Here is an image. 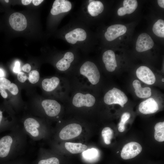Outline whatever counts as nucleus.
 Listing matches in <instances>:
<instances>
[{"label": "nucleus", "instance_id": "nucleus-1", "mask_svg": "<svg viewBox=\"0 0 164 164\" xmlns=\"http://www.w3.org/2000/svg\"><path fill=\"white\" fill-rule=\"evenodd\" d=\"M65 76L68 79L71 88L88 89L95 92L101 79L98 67L89 60L84 61L74 67L71 72Z\"/></svg>", "mask_w": 164, "mask_h": 164}, {"label": "nucleus", "instance_id": "nucleus-2", "mask_svg": "<svg viewBox=\"0 0 164 164\" xmlns=\"http://www.w3.org/2000/svg\"><path fill=\"white\" fill-rule=\"evenodd\" d=\"M27 135L20 125L0 137V163L24 154L27 146Z\"/></svg>", "mask_w": 164, "mask_h": 164}, {"label": "nucleus", "instance_id": "nucleus-3", "mask_svg": "<svg viewBox=\"0 0 164 164\" xmlns=\"http://www.w3.org/2000/svg\"><path fill=\"white\" fill-rule=\"evenodd\" d=\"M20 125L27 135L33 141H38L47 136L46 125L42 120L28 117L22 121Z\"/></svg>", "mask_w": 164, "mask_h": 164}, {"label": "nucleus", "instance_id": "nucleus-4", "mask_svg": "<svg viewBox=\"0 0 164 164\" xmlns=\"http://www.w3.org/2000/svg\"><path fill=\"white\" fill-rule=\"evenodd\" d=\"M103 101L107 105L118 104L122 108L128 100V98L124 92L115 87L109 90L104 94Z\"/></svg>", "mask_w": 164, "mask_h": 164}, {"label": "nucleus", "instance_id": "nucleus-5", "mask_svg": "<svg viewBox=\"0 0 164 164\" xmlns=\"http://www.w3.org/2000/svg\"><path fill=\"white\" fill-rule=\"evenodd\" d=\"M75 60L74 54L71 52H67L59 59L56 64L57 69L64 73V76L69 74L73 68V67Z\"/></svg>", "mask_w": 164, "mask_h": 164}, {"label": "nucleus", "instance_id": "nucleus-6", "mask_svg": "<svg viewBox=\"0 0 164 164\" xmlns=\"http://www.w3.org/2000/svg\"><path fill=\"white\" fill-rule=\"evenodd\" d=\"M41 105L45 114L50 118H58L62 109L61 104L57 101L52 99L43 100Z\"/></svg>", "mask_w": 164, "mask_h": 164}, {"label": "nucleus", "instance_id": "nucleus-7", "mask_svg": "<svg viewBox=\"0 0 164 164\" xmlns=\"http://www.w3.org/2000/svg\"><path fill=\"white\" fill-rule=\"evenodd\" d=\"M82 130V127L80 125L75 123L70 124L61 130L59 137L60 139L63 140L72 139L79 135Z\"/></svg>", "mask_w": 164, "mask_h": 164}, {"label": "nucleus", "instance_id": "nucleus-8", "mask_svg": "<svg viewBox=\"0 0 164 164\" xmlns=\"http://www.w3.org/2000/svg\"><path fill=\"white\" fill-rule=\"evenodd\" d=\"M142 148L138 143L131 142L126 144L121 150V155L124 159H128L134 158L142 151Z\"/></svg>", "mask_w": 164, "mask_h": 164}, {"label": "nucleus", "instance_id": "nucleus-9", "mask_svg": "<svg viewBox=\"0 0 164 164\" xmlns=\"http://www.w3.org/2000/svg\"><path fill=\"white\" fill-rule=\"evenodd\" d=\"M9 22L11 27L17 31L23 30L27 26L25 17L19 12H15L12 14L9 17Z\"/></svg>", "mask_w": 164, "mask_h": 164}, {"label": "nucleus", "instance_id": "nucleus-10", "mask_svg": "<svg viewBox=\"0 0 164 164\" xmlns=\"http://www.w3.org/2000/svg\"><path fill=\"white\" fill-rule=\"evenodd\" d=\"M138 78L142 81L148 85L154 84L156 80L155 75L148 67L141 66L138 67L136 72Z\"/></svg>", "mask_w": 164, "mask_h": 164}, {"label": "nucleus", "instance_id": "nucleus-11", "mask_svg": "<svg viewBox=\"0 0 164 164\" xmlns=\"http://www.w3.org/2000/svg\"><path fill=\"white\" fill-rule=\"evenodd\" d=\"M154 42L149 35L145 33L140 34L138 36L136 44V50L141 52L151 49L154 46Z\"/></svg>", "mask_w": 164, "mask_h": 164}, {"label": "nucleus", "instance_id": "nucleus-12", "mask_svg": "<svg viewBox=\"0 0 164 164\" xmlns=\"http://www.w3.org/2000/svg\"><path fill=\"white\" fill-rule=\"evenodd\" d=\"M127 28L123 25L114 24L109 26L104 34V36L108 41H110L124 34Z\"/></svg>", "mask_w": 164, "mask_h": 164}, {"label": "nucleus", "instance_id": "nucleus-13", "mask_svg": "<svg viewBox=\"0 0 164 164\" xmlns=\"http://www.w3.org/2000/svg\"><path fill=\"white\" fill-rule=\"evenodd\" d=\"M32 164H60L58 157L54 156H49L46 151L40 148L36 159L32 162Z\"/></svg>", "mask_w": 164, "mask_h": 164}, {"label": "nucleus", "instance_id": "nucleus-14", "mask_svg": "<svg viewBox=\"0 0 164 164\" xmlns=\"http://www.w3.org/2000/svg\"><path fill=\"white\" fill-rule=\"evenodd\" d=\"M87 36V33L84 29L81 28H77L66 33L65 37L68 43L74 44L77 41H84Z\"/></svg>", "mask_w": 164, "mask_h": 164}, {"label": "nucleus", "instance_id": "nucleus-15", "mask_svg": "<svg viewBox=\"0 0 164 164\" xmlns=\"http://www.w3.org/2000/svg\"><path fill=\"white\" fill-rule=\"evenodd\" d=\"M138 109L140 112L147 114L156 112L159 110V108L155 101L153 98H150L141 102Z\"/></svg>", "mask_w": 164, "mask_h": 164}, {"label": "nucleus", "instance_id": "nucleus-16", "mask_svg": "<svg viewBox=\"0 0 164 164\" xmlns=\"http://www.w3.org/2000/svg\"><path fill=\"white\" fill-rule=\"evenodd\" d=\"M102 60L106 70L108 72L114 71L117 66L115 53L111 50H107L104 53Z\"/></svg>", "mask_w": 164, "mask_h": 164}, {"label": "nucleus", "instance_id": "nucleus-17", "mask_svg": "<svg viewBox=\"0 0 164 164\" xmlns=\"http://www.w3.org/2000/svg\"><path fill=\"white\" fill-rule=\"evenodd\" d=\"M71 8L72 4L69 1L56 0L53 2L50 12L52 15H56L61 13L68 12Z\"/></svg>", "mask_w": 164, "mask_h": 164}, {"label": "nucleus", "instance_id": "nucleus-18", "mask_svg": "<svg viewBox=\"0 0 164 164\" xmlns=\"http://www.w3.org/2000/svg\"><path fill=\"white\" fill-rule=\"evenodd\" d=\"M19 125L14 119L5 118L3 111L0 109V133L8 130L11 131Z\"/></svg>", "mask_w": 164, "mask_h": 164}, {"label": "nucleus", "instance_id": "nucleus-19", "mask_svg": "<svg viewBox=\"0 0 164 164\" xmlns=\"http://www.w3.org/2000/svg\"><path fill=\"white\" fill-rule=\"evenodd\" d=\"M138 2L136 0H125L123 1V7L119 8L118 14L119 16H123L125 14L133 13L138 6Z\"/></svg>", "mask_w": 164, "mask_h": 164}, {"label": "nucleus", "instance_id": "nucleus-20", "mask_svg": "<svg viewBox=\"0 0 164 164\" xmlns=\"http://www.w3.org/2000/svg\"><path fill=\"white\" fill-rule=\"evenodd\" d=\"M133 86L135 89L136 95L138 97L145 98L151 96V89L148 87L142 88L140 82L138 80H135L133 82Z\"/></svg>", "mask_w": 164, "mask_h": 164}, {"label": "nucleus", "instance_id": "nucleus-21", "mask_svg": "<svg viewBox=\"0 0 164 164\" xmlns=\"http://www.w3.org/2000/svg\"><path fill=\"white\" fill-rule=\"evenodd\" d=\"M87 6V11L92 16H96L102 13L104 9L103 3L98 1L89 0Z\"/></svg>", "mask_w": 164, "mask_h": 164}, {"label": "nucleus", "instance_id": "nucleus-22", "mask_svg": "<svg viewBox=\"0 0 164 164\" xmlns=\"http://www.w3.org/2000/svg\"><path fill=\"white\" fill-rule=\"evenodd\" d=\"M66 149L72 154H77L83 152L87 148L85 145L81 143L66 142L65 144Z\"/></svg>", "mask_w": 164, "mask_h": 164}, {"label": "nucleus", "instance_id": "nucleus-23", "mask_svg": "<svg viewBox=\"0 0 164 164\" xmlns=\"http://www.w3.org/2000/svg\"><path fill=\"white\" fill-rule=\"evenodd\" d=\"M154 138L159 142L164 141V122H159L155 125Z\"/></svg>", "mask_w": 164, "mask_h": 164}, {"label": "nucleus", "instance_id": "nucleus-24", "mask_svg": "<svg viewBox=\"0 0 164 164\" xmlns=\"http://www.w3.org/2000/svg\"><path fill=\"white\" fill-rule=\"evenodd\" d=\"M152 30L154 33L157 36L164 37V21L159 19L154 24Z\"/></svg>", "mask_w": 164, "mask_h": 164}, {"label": "nucleus", "instance_id": "nucleus-25", "mask_svg": "<svg viewBox=\"0 0 164 164\" xmlns=\"http://www.w3.org/2000/svg\"><path fill=\"white\" fill-rule=\"evenodd\" d=\"M101 134L105 143L107 145L110 144L113 135V130L109 127H105L102 130Z\"/></svg>", "mask_w": 164, "mask_h": 164}, {"label": "nucleus", "instance_id": "nucleus-26", "mask_svg": "<svg viewBox=\"0 0 164 164\" xmlns=\"http://www.w3.org/2000/svg\"><path fill=\"white\" fill-rule=\"evenodd\" d=\"M97 150L94 148L89 149L83 152V157L86 159L92 160L97 157L98 155Z\"/></svg>", "mask_w": 164, "mask_h": 164}, {"label": "nucleus", "instance_id": "nucleus-27", "mask_svg": "<svg viewBox=\"0 0 164 164\" xmlns=\"http://www.w3.org/2000/svg\"><path fill=\"white\" fill-rule=\"evenodd\" d=\"M0 164H32L25 158L20 157L16 159L0 163Z\"/></svg>", "mask_w": 164, "mask_h": 164}, {"label": "nucleus", "instance_id": "nucleus-28", "mask_svg": "<svg viewBox=\"0 0 164 164\" xmlns=\"http://www.w3.org/2000/svg\"><path fill=\"white\" fill-rule=\"evenodd\" d=\"M130 116V114L128 112H125L122 114L121 121L118 124V130L119 132H122L124 131L125 125Z\"/></svg>", "mask_w": 164, "mask_h": 164}, {"label": "nucleus", "instance_id": "nucleus-29", "mask_svg": "<svg viewBox=\"0 0 164 164\" xmlns=\"http://www.w3.org/2000/svg\"><path fill=\"white\" fill-rule=\"evenodd\" d=\"M29 77H28L29 82L32 84H35L37 83L39 78V72L36 70H32L29 73Z\"/></svg>", "mask_w": 164, "mask_h": 164}, {"label": "nucleus", "instance_id": "nucleus-30", "mask_svg": "<svg viewBox=\"0 0 164 164\" xmlns=\"http://www.w3.org/2000/svg\"><path fill=\"white\" fill-rule=\"evenodd\" d=\"M11 84V81L4 77L0 78V88L8 90Z\"/></svg>", "mask_w": 164, "mask_h": 164}, {"label": "nucleus", "instance_id": "nucleus-31", "mask_svg": "<svg viewBox=\"0 0 164 164\" xmlns=\"http://www.w3.org/2000/svg\"><path fill=\"white\" fill-rule=\"evenodd\" d=\"M8 90L14 95H16L18 94L19 90L17 85L13 83H11Z\"/></svg>", "mask_w": 164, "mask_h": 164}, {"label": "nucleus", "instance_id": "nucleus-32", "mask_svg": "<svg viewBox=\"0 0 164 164\" xmlns=\"http://www.w3.org/2000/svg\"><path fill=\"white\" fill-rule=\"evenodd\" d=\"M28 78L26 74L23 72H19L17 74L18 80L22 83L24 82Z\"/></svg>", "mask_w": 164, "mask_h": 164}, {"label": "nucleus", "instance_id": "nucleus-33", "mask_svg": "<svg viewBox=\"0 0 164 164\" xmlns=\"http://www.w3.org/2000/svg\"><path fill=\"white\" fill-rule=\"evenodd\" d=\"M20 63L19 61H16L15 63V66L13 69V71L15 73H18L20 71Z\"/></svg>", "mask_w": 164, "mask_h": 164}, {"label": "nucleus", "instance_id": "nucleus-34", "mask_svg": "<svg viewBox=\"0 0 164 164\" xmlns=\"http://www.w3.org/2000/svg\"><path fill=\"white\" fill-rule=\"evenodd\" d=\"M22 69L25 72H29L31 69V67L29 64L26 63L22 66Z\"/></svg>", "mask_w": 164, "mask_h": 164}, {"label": "nucleus", "instance_id": "nucleus-35", "mask_svg": "<svg viewBox=\"0 0 164 164\" xmlns=\"http://www.w3.org/2000/svg\"><path fill=\"white\" fill-rule=\"evenodd\" d=\"M0 93L1 96L5 98H6L8 96V94L5 90L0 88Z\"/></svg>", "mask_w": 164, "mask_h": 164}, {"label": "nucleus", "instance_id": "nucleus-36", "mask_svg": "<svg viewBox=\"0 0 164 164\" xmlns=\"http://www.w3.org/2000/svg\"><path fill=\"white\" fill-rule=\"evenodd\" d=\"M43 1V0H33L32 2L34 5L37 6L41 4Z\"/></svg>", "mask_w": 164, "mask_h": 164}, {"label": "nucleus", "instance_id": "nucleus-37", "mask_svg": "<svg viewBox=\"0 0 164 164\" xmlns=\"http://www.w3.org/2000/svg\"><path fill=\"white\" fill-rule=\"evenodd\" d=\"M158 3L159 5L161 8H164V0H158Z\"/></svg>", "mask_w": 164, "mask_h": 164}, {"label": "nucleus", "instance_id": "nucleus-38", "mask_svg": "<svg viewBox=\"0 0 164 164\" xmlns=\"http://www.w3.org/2000/svg\"><path fill=\"white\" fill-rule=\"evenodd\" d=\"M21 1L22 4L26 5L29 4L32 1L31 0H22Z\"/></svg>", "mask_w": 164, "mask_h": 164}, {"label": "nucleus", "instance_id": "nucleus-39", "mask_svg": "<svg viewBox=\"0 0 164 164\" xmlns=\"http://www.w3.org/2000/svg\"><path fill=\"white\" fill-rule=\"evenodd\" d=\"M4 76V72L2 70L0 69V77H3Z\"/></svg>", "mask_w": 164, "mask_h": 164}, {"label": "nucleus", "instance_id": "nucleus-40", "mask_svg": "<svg viewBox=\"0 0 164 164\" xmlns=\"http://www.w3.org/2000/svg\"><path fill=\"white\" fill-rule=\"evenodd\" d=\"M6 2H9V0H5Z\"/></svg>", "mask_w": 164, "mask_h": 164}, {"label": "nucleus", "instance_id": "nucleus-41", "mask_svg": "<svg viewBox=\"0 0 164 164\" xmlns=\"http://www.w3.org/2000/svg\"><path fill=\"white\" fill-rule=\"evenodd\" d=\"M164 79H162V82H164Z\"/></svg>", "mask_w": 164, "mask_h": 164}]
</instances>
